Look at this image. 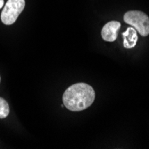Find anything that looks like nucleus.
I'll list each match as a JSON object with an SVG mask.
<instances>
[{
    "instance_id": "obj_6",
    "label": "nucleus",
    "mask_w": 149,
    "mask_h": 149,
    "mask_svg": "<svg viewBox=\"0 0 149 149\" xmlns=\"http://www.w3.org/2000/svg\"><path fill=\"white\" fill-rule=\"evenodd\" d=\"M9 104L2 97H0V119H5L9 114Z\"/></svg>"
},
{
    "instance_id": "obj_5",
    "label": "nucleus",
    "mask_w": 149,
    "mask_h": 149,
    "mask_svg": "<svg viewBox=\"0 0 149 149\" xmlns=\"http://www.w3.org/2000/svg\"><path fill=\"white\" fill-rule=\"evenodd\" d=\"M123 47L125 48H133L136 47L138 42L137 31L133 27H129L126 31L123 32Z\"/></svg>"
},
{
    "instance_id": "obj_4",
    "label": "nucleus",
    "mask_w": 149,
    "mask_h": 149,
    "mask_svg": "<svg viewBox=\"0 0 149 149\" xmlns=\"http://www.w3.org/2000/svg\"><path fill=\"white\" fill-rule=\"evenodd\" d=\"M120 28V23L116 21L107 22L101 31V36L104 40L109 42H113L118 36V31Z\"/></svg>"
},
{
    "instance_id": "obj_2",
    "label": "nucleus",
    "mask_w": 149,
    "mask_h": 149,
    "mask_svg": "<svg viewBox=\"0 0 149 149\" xmlns=\"http://www.w3.org/2000/svg\"><path fill=\"white\" fill-rule=\"evenodd\" d=\"M124 22L143 37L149 35V17L141 11H129L123 16Z\"/></svg>"
},
{
    "instance_id": "obj_7",
    "label": "nucleus",
    "mask_w": 149,
    "mask_h": 149,
    "mask_svg": "<svg viewBox=\"0 0 149 149\" xmlns=\"http://www.w3.org/2000/svg\"><path fill=\"white\" fill-rule=\"evenodd\" d=\"M5 5V2H4V0H0V9H1Z\"/></svg>"
},
{
    "instance_id": "obj_1",
    "label": "nucleus",
    "mask_w": 149,
    "mask_h": 149,
    "mask_svg": "<svg viewBox=\"0 0 149 149\" xmlns=\"http://www.w3.org/2000/svg\"><path fill=\"white\" fill-rule=\"evenodd\" d=\"M96 97L93 88L87 83H76L67 88L63 96L64 106L72 112H79L89 107Z\"/></svg>"
},
{
    "instance_id": "obj_3",
    "label": "nucleus",
    "mask_w": 149,
    "mask_h": 149,
    "mask_svg": "<svg viewBox=\"0 0 149 149\" xmlns=\"http://www.w3.org/2000/svg\"><path fill=\"white\" fill-rule=\"evenodd\" d=\"M25 7V0H8L1 13V21L6 25L15 23Z\"/></svg>"
},
{
    "instance_id": "obj_8",
    "label": "nucleus",
    "mask_w": 149,
    "mask_h": 149,
    "mask_svg": "<svg viewBox=\"0 0 149 149\" xmlns=\"http://www.w3.org/2000/svg\"><path fill=\"white\" fill-rule=\"evenodd\" d=\"M0 81H1V77H0Z\"/></svg>"
}]
</instances>
